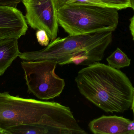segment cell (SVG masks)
Listing matches in <instances>:
<instances>
[{"instance_id": "9c48e42d", "label": "cell", "mask_w": 134, "mask_h": 134, "mask_svg": "<svg viewBox=\"0 0 134 134\" xmlns=\"http://www.w3.org/2000/svg\"><path fill=\"white\" fill-rule=\"evenodd\" d=\"M18 39L8 38L0 40V76L4 74L13 61L20 54Z\"/></svg>"}, {"instance_id": "2e32d148", "label": "cell", "mask_w": 134, "mask_h": 134, "mask_svg": "<svg viewBox=\"0 0 134 134\" xmlns=\"http://www.w3.org/2000/svg\"><path fill=\"white\" fill-rule=\"evenodd\" d=\"M130 7L132 8L134 11V0H129Z\"/></svg>"}, {"instance_id": "e0dca14e", "label": "cell", "mask_w": 134, "mask_h": 134, "mask_svg": "<svg viewBox=\"0 0 134 134\" xmlns=\"http://www.w3.org/2000/svg\"><path fill=\"white\" fill-rule=\"evenodd\" d=\"M0 134H9V133L6 131L5 130H3V129H1L0 128Z\"/></svg>"}, {"instance_id": "9a60e30c", "label": "cell", "mask_w": 134, "mask_h": 134, "mask_svg": "<svg viewBox=\"0 0 134 134\" xmlns=\"http://www.w3.org/2000/svg\"><path fill=\"white\" fill-rule=\"evenodd\" d=\"M130 28L131 34L133 36V40L134 41V15L130 19Z\"/></svg>"}, {"instance_id": "8992f818", "label": "cell", "mask_w": 134, "mask_h": 134, "mask_svg": "<svg viewBox=\"0 0 134 134\" xmlns=\"http://www.w3.org/2000/svg\"><path fill=\"white\" fill-rule=\"evenodd\" d=\"M25 18L34 29L44 30L51 41L57 38L59 28L57 10L53 0H25Z\"/></svg>"}, {"instance_id": "8fae6325", "label": "cell", "mask_w": 134, "mask_h": 134, "mask_svg": "<svg viewBox=\"0 0 134 134\" xmlns=\"http://www.w3.org/2000/svg\"><path fill=\"white\" fill-rule=\"evenodd\" d=\"M53 1L57 11L64 6L72 4H91L106 7L100 0H53Z\"/></svg>"}, {"instance_id": "7c38bea8", "label": "cell", "mask_w": 134, "mask_h": 134, "mask_svg": "<svg viewBox=\"0 0 134 134\" xmlns=\"http://www.w3.org/2000/svg\"><path fill=\"white\" fill-rule=\"evenodd\" d=\"M106 7L119 9L130 7L129 0H100Z\"/></svg>"}, {"instance_id": "ac0fdd59", "label": "cell", "mask_w": 134, "mask_h": 134, "mask_svg": "<svg viewBox=\"0 0 134 134\" xmlns=\"http://www.w3.org/2000/svg\"><path fill=\"white\" fill-rule=\"evenodd\" d=\"M131 108L133 110V113L134 115V93L133 96V101H132V105H131Z\"/></svg>"}, {"instance_id": "7a4b0ae2", "label": "cell", "mask_w": 134, "mask_h": 134, "mask_svg": "<svg viewBox=\"0 0 134 134\" xmlns=\"http://www.w3.org/2000/svg\"><path fill=\"white\" fill-rule=\"evenodd\" d=\"M69 120L68 107L54 101L26 99L0 93V128L30 124L42 129L45 134H63Z\"/></svg>"}, {"instance_id": "ba28073f", "label": "cell", "mask_w": 134, "mask_h": 134, "mask_svg": "<svg viewBox=\"0 0 134 134\" xmlns=\"http://www.w3.org/2000/svg\"><path fill=\"white\" fill-rule=\"evenodd\" d=\"M89 127L95 134H134V121L116 116H103L90 122Z\"/></svg>"}, {"instance_id": "5b68a950", "label": "cell", "mask_w": 134, "mask_h": 134, "mask_svg": "<svg viewBox=\"0 0 134 134\" xmlns=\"http://www.w3.org/2000/svg\"><path fill=\"white\" fill-rule=\"evenodd\" d=\"M57 64L55 61L48 60L22 62L28 93L42 100L59 97L64 89L65 83L55 72Z\"/></svg>"}, {"instance_id": "5bb4252c", "label": "cell", "mask_w": 134, "mask_h": 134, "mask_svg": "<svg viewBox=\"0 0 134 134\" xmlns=\"http://www.w3.org/2000/svg\"><path fill=\"white\" fill-rule=\"evenodd\" d=\"M21 0H0V6H6L16 8Z\"/></svg>"}, {"instance_id": "3957f363", "label": "cell", "mask_w": 134, "mask_h": 134, "mask_svg": "<svg viewBox=\"0 0 134 134\" xmlns=\"http://www.w3.org/2000/svg\"><path fill=\"white\" fill-rule=\"evenodd\" d=\"M112 32L104 31L57 38L44 49L20 52L19 57L24 61L48 60L60 65L74 64L90 66L103 59L112 40Z\"/></svg>"}, {"instance_id": "6da1fadb", "label": "cell", "mask_w": 134, "mask_h": 134, "mask_svg": "<svg viewBox=\"0 0 134 134\" xmlns=\"http://www.w3.org/2000/svg\"><path fill=\"white\" fill-rule=\"evenodd\" d=\"M80 93L107 112H122L132 104L134 87L123 72L97 63L79 72L75 79Z\"/></svg>"}, {"instance_id": "30bf717a", "label": "cell", "mask_w": 134, "mask_h": 134, "mask_svg": "<svg viewBox=\"0 0 134 134\" xmlns=\"http://www.w3.org/2000/svg\"><path fill=\"white\" fill-rule=\"evenodd\" d=\"M109 66L115 69L128 67L131 64L130 59L120 49L117 48L107 58Z\"/></svg>"}, {"instance_id": "d6986e66", "label": "cell", "mask_w": 134, "mask_h": 134, "mask_svg": "<svg viewBox=\"0 0 134 134\" xmlns=\"http://www.w3.org/2000/svg\"><path fill=\"white\" fill-rule=\"evenodd\" d=\"M21 1H25V0H21Z\"/></svg>"}, {"instance_id": "277c9868", "label": "cell", "mask_w": 134, "mask_h": 134, "mask_svg": "<svg viewBox=\"0 0 134 134\" xmlns=\"http://www.w3.org/2000/svg\"><path fill=\"white\" fill-rule=\"evenodd\" d=\"M59 24L69 35L115 31L118 9L91 4L66 5L57 11Z\"/></svg>"}, {"instance_id": "52a82bcc", "label": "cell", "mask_w": 134, "mask_h": 134, "mask_svg": "<svg viewBox=\"0 0 134 134\" xmlns=\"http://www.w3.org/2000/svg\"><path fill=\"white\" fill-rule=\"evenodd\" d=\"M28 29L25 16L16 8L0 6V40L8 38L19 39Z\"/></svg>"}, {"instance_id": "4fadbf2b", "label": "cell", "mask_w": 134, "mask_h": 134, "mask_svg": "<svg viewBox=\"0 0 134 134\" xmlns=\"http://www.w3.org/2000/svg\"><path fill=\"white\" fill-rule=\"evenodd\" d=\"M36 37L38 43L42 46H47L49 44V39L48 34L44 30H38Z\"/></svg>"}]
</instances>
